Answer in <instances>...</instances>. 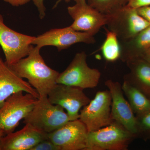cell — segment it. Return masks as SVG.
Masks as SVG:
<instances>
[{"label": "cell", "instance_id": "obj_1", "mask_svg": "<svg viewBox=\"0 0 150 150\" xmlns=\"http://www.w3.org/2000/svg\"><path fill=\"white\" fill-rule=\"evenodd\" d=\"M41 48L31 45L26 57L8 66L22 79H26L28 83L39 95V98L48 96L56 86L59 73L48 67L40 54Z\"/></svg>", "mask_w": 150, "mask_h": 150}, {"label": "cell", "instance_id": "obj_2", "mask_svg": "<svg viewBox=\"0 0 150 150\" xmlns=\"http://www.w3.org/2000/svg\"><path fill=\"white\" fill-rule=\"evenodd\" d=\"M70 121L65 109L51 103L48 96L38 98L34 107L24 119L28 124L40 131L49 134Z\"/></svg>", "mask_w": 150, "mask_h": 150}, {"label": "cell", "instance_id": "obj_3", "mask_svg": "<svg viewBox=\"0 0 150 150\" xmlns=\"http://www.w3.org/2000/svg\"><path fill=\"white\" fill-rule=\"evenodd\" d=\"M136 135L113 121L101 129L88 132L84 150H127Z\"/></svg>", "mask_w": 150, "mask_h": 150}, {"label": "cell", "instance_id": "obj_4", "mask_svg": "<svg viewBox=\"0 0 150 150\" xmlns=\"http://www.w3.org/2000/svg\"><path fill=\"white\" fill-rule=\"evenodd\" d=\"M19 91L9 97L0 107V131L4 135L14 132L34 107L38 98Z\"/></svg>", "mask_w": 150, "mask_h": 150}, {"label": "cell", "instance_id": "obj_5", "mask_svg": "<svg viewBox=\"0 0 150 150\" xmlns=\"http://www.w3.org/2000/svg\"><path fill=\"white\" fill-rule=\"evenodd\" d=\"M84 51L77 53L67 69L59 73L57 84H62L85 89L98 85L101 74L99 70L90 67Z\"/></svg>", "mask_w": 150, "mask_h": 150}, {"label": "cell", "instance_id": "obj_6", "mask_svg": "<svg viewBox=\"0 0 150 150\" xmlns=\"http://www.w3.org/2000/svg\"><path fill=\"white\" fill-rule=\"evenodd\" d=\"M106 16L105 25L116 34L119 41L129 40L150 25L137 8L127 5Z\"/></svg>", "mask_w": 150, "mask_h": 150}, {"label": "cell", "instance_id": "obj_7", "mask_svg": "<svg viewBox=\"0 0 150 150\" xmlns=\"http://www.w3.org/2000/svg\"><path fill=\"white\" fill-rule=\"evenodd\" d=\"M111 103L108 90L100 91L81 109L79 119L85 125L88 132L96 131L113 122L111 117Z\"/></svg>", "mask_w": 150, "mask_h": 150}, {"label": "cell", "instance_id": "obj_8", "mask_svg": "<svg viewBox=\"0 0 150 150\" xmlns=\"http://www.w3.org/2000/svg\"><path fill=\"white\" fill-rule=\"evenodd\" d=\"M35 37L11 29L4 23L3 17L0 14V45L5 56L6 63L8 66L28 55Z\"/></svg>", "mask_w": 150, "mask_h": 150}, {"label": "cell", "instance_id": "obj_9", "mask_svg": "<svg viewBox=\"0 0 150 150\" xmlns=\"http://www.w3.org/2000/svg\"><path fill=\"white\" fill-rule=\"evenodd\" d=\"M48 98L51 103L60 105L67 111L70 121L79 119L81 109L91 100L82 89L62 84H56Z\"/></svg>", "mask_w": 150, "mask_h": 150}, {"label": "cell", "instance_id": "obj_10", "mask_svg": "<svg viewBox=\"0 0 150 150\" xmlns=\"http://www.w3.org/2000/svg\"><path fill=\"white\" fill-rule=\"evenodd\" d=\"M79 43L94 44L96 40L93 35L86 33L76 31L69 26L50 30L35 37L32 45H36L40 48L46 46H54L60 51Z\"/></svg>", "mask_w": 150, "mask_h": 150}, {"label": "cell", "instance_id": "obj_11", "mask_svg": "<svg viewBox=\"0 0 150 150\" xmlns=\"http://www.w3.org/2000/svg\"><path fill=\"white\" fill-rule=\"evenodd\" d=\"M105 85L110 92L112 103L111 117L113 121L123 126L137 137L138 123L137 118L129 104L124 97L122 85L117 81L108 80Z\"/></svg>", "mask_w": 150, "mask_h": 150}, {"label": "cell", "instance_id": "obj_12", "mask_svg": "<svg viewBox=\"0 0 150 150\" xmlns=\"http://www.w3.org/2000/svg\"><path fill=\"white\" fill-rule=\"evenodd\" d=\"M88 133L85 125L78 119L48 134V139L60 150H84Z\"/></svg>", "mask_w": 150, "mask_h": 150}, {"label": "cell", "instance_id": "obj_13", "mask_svg": "<svg viewBox=\"0 0 150 150\" xmlns=\"http://www.w3.org/2000/svg\"><path fill=\"white\" fill-rule=\"evenodd\" d=\"M67 10L74 21L70 27L76 31L86 33L94 36L106 25V15L101 13L87 3L76 4L68 7Z\"/></svg>", "mask_w": 150, "mask_h": 150}, {"label": "cell", "instance_id": "obj_14", "mask_svg": "<svg viewBox=\"0 0 150 150\" xmlns=\"http://www.w3.org/2000/svg\"><path fill=\"white\" fill-rule=\"evenodd\" d=\"M48 139V134L28 124L19 131L5 135L1 141V150H31L39 142Z\"/></svg>", "mask_w": 150, "mask_h": 150}, {"label": "cell", "instance_id": "obj_15", "mask_svg": "<svg viewBox=\"0 0 150 150\" xmlns=\"http://www.w3.org/2000/svg\"><path fill=\"white\" fill-rule=\"evenodd\" d=\"M23 91L39 98V95L28 82L20 77L0 56V107L13 94Z\"/></svg>", "mask_w": 150, "mask_h": 150}, {"label": "cell", "instance_id": "obj_16", "mask_svg": "<svg viewBox=\"0 0 150 150\" xmlns=\"http://www.w3.org/2000/svg\"><path fill=\"white\" fill-rule=\"evenodd\" d=\"M126 63L130 72L124 76L123 80L139 89L150 100V63L142 58Z\"/></svg>", "mask_w": 150, "mask_h": 150}, {"label": "cell", "instance_id": "obj_17", "mask_svg": "<svg viewBox=\"0 0 150 150\" xmlns=\"http://www.w3.org/2000/svg\"><path fill=\"white\" fill-rule=\"evenodd\" d=\"M122 88L136 116L150 111V100L139 89L124 80Z\"/></svg>", "mask_w": 150, "mask_h": 150}, {"label": "cell", "instance_id": "obj_18", "mask_svg": "<svg viewBox=\"0 0 150 150\" xmlns=\"http://www.w3.org/2000/svg\"><path fill=\"white\" fill-rule=\"evenodd\" d=\"M106 38L100 50L106 61L115 62L120 59L121 47L118 38L114 33L106 29Z\"/></svg>", "mask_w": 150, "mask_h": 150}, {"label": "cell", "instance_id": "obj_19", "mask_svg": "<svg viewBox=\"0 0 150 150\" xmlns=\"http://www.w3.org/2000/svg\"><path fill=\"white\" fill-rule=\"evenodd\" d=\"M128 0H88L87 4L105 15L113 13L127 4Z\"/></svg>", "mask_w": 150, "mask_h": 150}, {"label": "cell", "instance_id": "obj_20", "mask_svg": "<svg viewBox=\"0 0 150 150\" xmlns=\"http://www.w3.org/2000/svg\"><path fill=\"white\" fill-rule=\"evenodd\" d=\"M138 123L137 137L141 135L144 139L150 138V111L136 116Z\"/></svg>", "mask_w": 150, "mask_h": 150}, {"label": "cell", "instance_id": "obj_21", "mask_svg": "<svg viewBox=\"0 0 150 150\" xmlns=\"http://www.w3.org/2000/svg\"><path fill=\"white\" fill-rule=\"evenodd\" d=\"M135 41L138 47L147 50L150 47V25L135 36Z\"/></svg>", "mask_w": 150, "mask_h": 150}, {"label": "cell", "instance_id": "obj_22", "mask_svg": "<svg viewBox=\"0 0 150 150\" xmlns=\"http://www.w3.org/2000/svg\"><path fill=\"white\" fill-rule=\"evenodd\" d=\"M31 150H60V149L54 143L47 139L39 142Z\"/></svg>", "mask_w": 150, "mask_h": 150}, {"label": "cell", "instance_id": "obj_23", "mask_svg": "<svg viewBox=\"0 0 150 150\" xmlns=\"http://www.w3.org/2000/svg\"><path fill=\"white\" fill-rule=\"evenodd\" d=\"M61 0H59L57 4L60 2ZM66 2L68 3L71 1V0H65ZM33 4L35 5V6L37 7L38 10V12H39V17L40 19H43L44 17L46 16V8L43 4L44 0H32Z\"/></svg>", "mask_w": 150, "mask_h": 150}, {"label": "cell", "instance_id": "obj_24", "mask_svg": "<svg viewBox=\"0 0 150 150\" xmlns=\"http://www.w3.org/2000/svg\"><path fill=\"white\" fill-rule=\"evenodd\" d=\"M126 5L134 8H139L150 6V0H128Z\"/></svg>", "mask_w": 150, "mask_h": 150}, {"label": "cell", "instance_id": "obj_25", "mask_svg": "<svg viewBox=\"0 0 150 150\" xmlns=\"http://www.w3.org/2000/svg\"><path fill=\"white\" fill-rule=\"evenodd\" d=\"M138 13L150 23V6L137 8Z\"/></svg>", "mask_w": 150, "mask_h": 150}, {"label": "cell", "instance_id": "obj_26", "mask_svg": "<svg viewBox=\"0 0 150 150\" xmlns=\"http://www.w3.org/2000/svg\"><path fill=\"white\" fill-rule=\"evenodd\" d=\"M4 1L8 3L13 6L24 5L30 1L31 0H3Z\"/></svg>", "mask_w": 150, "mask_h": 150}, {"label": "cell", "instance_id": "obj_27", "mask_svg": "<svg viewBox=\"0 0 150 150\" xmlns=\"http://www.w3.org/2000/svg\"><path fill=\"white\" fill-rule=\"evenodd\" d=\"M150 63V47L146 51L142 58Z\"/></svg>", "mask_w": 150, "mask_h": 150}, {"label": "cell", "instance_id": "obj_28", "mask_svg": "<svg viewBox=\"0 0 150 150\" xmlns=\"http://www.w3.org/2000/svg\"><path fill=\"white\" fill-rule=\"evenodd\" d=\"M76 4H85L86 3V0H74Z\"/></svg>", "mask_w": 150, "mask_h": 150}, {"label": "cell", "instance_id": "obj_29", "mask_svg": "<svg viewBox=\"0 0 150 150\" xmlns=\"http://www.w3.org/2000/svg\"><path fill=\"white\" fill-rule=\"evenodd\" d=\"M4 136V134L3 133V132L2 131H0V144H1V138ZM0 150H1V146H0Z\"/></svg>", "mask_w": 150, "mask_h": 150}]
</instances>
